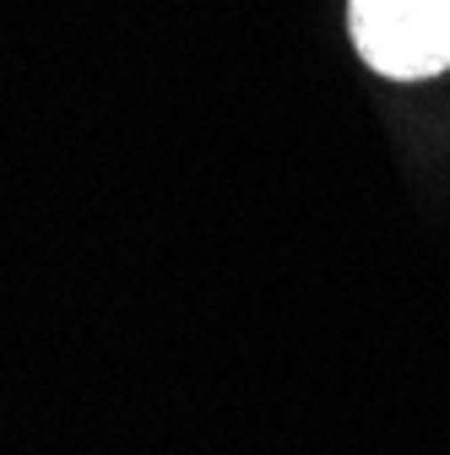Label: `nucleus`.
<instances>
[{
    "label": "nucleus",
    "mask_w": 450,
    "mask_h": 455,
    "mask_svg": "<svg viewBox=\"0 0 450 455\" xmlns=\"http://www.w3.org/2000/svg\"><path fill=\"white\" fill-rule=\"evenodd\" d=\"M358 54L397 82L450 66V0H348Z\"/></svg>",
    "instance_id": "1"
}]
</instances>
